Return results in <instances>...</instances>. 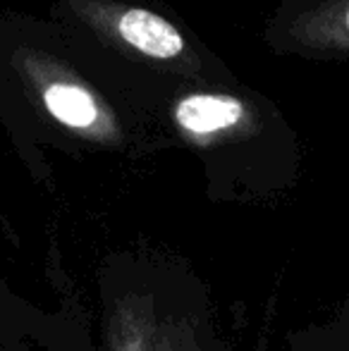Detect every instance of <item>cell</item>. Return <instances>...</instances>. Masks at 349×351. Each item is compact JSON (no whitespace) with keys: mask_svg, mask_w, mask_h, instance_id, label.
<instances>
[{"mask_svg":"<svg viewBox=\"0 0 349 351\" xmlns=\"http://www.w3.org/2000/svg\"><path fill=\"white\" fill-rule=\"evenodd\" d=\"M282 36L306 56L349 60V0H299Z\"/></svg>","mask_w":349,"mask_h":351,"instance_id":"cell-1","label":"cell"},{"mask_svg":"<svg viewBox=\"0 0 349 351\" xmlns=\"http://www.w3.org/2000/svg\"><path fill=\"white\" fill-rule=\"evenodd\" d=\"M110 351H194L184 328L170 318H160L151 304L136 296H125L108 318Z\"/></svg>","mask_w":349,"mask_h":351,"instance_id":"cell-2","label":"cell"},{"mask_svg":"<svg viewBox=\"0 0 349 351\" xmlns=\"http://www.w3.org/2000/svg\"><path fill=\"white\" fill-rule=\"evenodd\" d=\"M252 117L244 101L228 93H189L175 106V122L199 141L239 130Z\"/></svg>","mask_w":349,"mask_h":351,"instance_id":"cell-3","label":"cell"},{"mask_svg":"<svg viewBox=\"0 0 349 351\" xmlns=\"http://www.w3.org/2000/svg\"><path fill=\"white\" fill-rule=\"evenodd\" d=\"M120 36L139 53L158 60H170L184 53V38L168 19L149 10H125L117 19Z\"/></svg>","mask_w":349,"mask_h":351,"instance_id":"cell-4","label":"cell"},{"mask_svg":"<svg viewBox=\"0 0 349 351\" xmlns=\"http://www.w3.org/2000/svg\"><path fill=\"white\" fill-rule=\"evenodd\" d=\"M43 103L48 112L70 130L88 132L91 127H98L101 120L98 103L91 98V93L75 84H48L43 88Z\"/></svg>","mask_w":349,"mask_h":351,"instance_id":"cell-5","label":"cell"}]
</instances>
